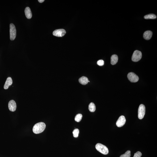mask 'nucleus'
<instances>
[{
	"instance_id": "nucleus-20",
	"label": "nucleus",
	"mask_w": 157,
	"mask_h": 157,
	"mask_svg": "<svg viewBox=\"0 0 157 157\" xmlns=\"http://www.w3.org/2000/svg\"><path fill=\"white\" fill-rule=\"evenodd\" d=\"M142 154L140 152L138 151L136 153L134 154L133 157H141L142 156Z\"/></svg>"
},
{
	"instance_id": "nucleus-3",
	"label": "nucleus",
	"mask_w": 157,
	"mask_h": 157,
	"mask_svg": "<svg viewBox=\"0 0 157 157\" xmlns=\"http://www.w3.org/2000/svg\"><path fill=\"white\" fill-rule=\"evenodd\" d=\"M146 112V107L144 105L141 104L139 106L138 111V117L140 119H142L144 118Z\"/></svg>"
},
{
	"instance_id": "nucleus-21",
	"label": "nucleus",
	"mask_w": 157,
	"mask_h": 157,
	"mask_svg": "<svg viewBox=\"0 0 157 157\" xmlns=\"http://www.w3.org/2000/svg\"><path fill=\"white\" fill-rule=\"evenodd\" d=\"M97 64L99 66H102L104 64V61L103 60H100L97 61Z\"/></svg>"
},
{
	"instance_id": "nucleus-2",
	"label": "nucleus",
	"mask_w": 157,
	"mask_h": 157,
	"mask_svg": "<svg viewBox=\"0 0 157 157\" xmlns=\"http://www.w3.org/2000/svg\"><path fill=\"white\" fill-rule=\"evenodd\" d=\"M96 148L99 152L104 155H107L109 153V150L107 147L101 143H97L96 145Z\"/></svg>"
},
{
	"instance_id": "nucleus-11",
	"label": "nucleus",
	"mask_w": 157,
	"mask_h": 157,
	"mask_svg": "<svg viewBox=\"0 0 157 157\" xmlns=\"http://www.w3.org/2000/svg\"><path fill=\"white\" fill-rule=\"evenodd\" d=\"M13 83L12 79L11 77H8L5 82L4 88L5 89H7L8 88L9 86L11 85Z\"/></svg>"
},
{
	"instance_id": "nucleus-13",
	"label": "nucleus",
	"mask_w": 157,
	"mask_h": 157,
	"mask_svg": "<svg viewBox=\"0 0 157 157\" xmlns=\"http://www.w3.org/2000/svg\"><path fill=\"white\" fill-rule=\"evenodd\" d=\"M79 82L82 85H85L88 83V80L87 77L83 76L79 79Z\"/></svg>"
},
{
	"instance_id": "nucleus-10",
	"label": "nucleus",
	"mask_w": 157,
	"mask_h": 157,
	"mask_svg": "<svg viewBox=\"0 0 157 157\" xmlns=\"http://www.w3.org/2000/svg\"><path fill=\"white\" fill-rule=\"evenodd\" d=\"M152 32L151 31H145L143 34V36L144 39L146 40H150L152 37Z\"/></svg>"
},
{
	"instance_id": "nucleus-7",
	"label": "nucleus",
	"mask_w": 157,
	"mask_h": 157,
	"mask_svg": "<svg viewBox=\"0 0 157 157\" xmlns=\"http://www.w3.org/2000/svg\"><path fill=\"white\" fill-rule=\"evenodd\" d=\"M126 120L124 116H121L119 118L116 122V125L118 127H122L125 124Z\"/></svg>"
},
{
	"instance_id": "nucleus-18",
	"label": "nucleus",
	"mask_w": 157,
	"mask_h": 157,
	"mask_svg": "<svg viewBox=\"0 0 157 157\" xmlns=\"http://www.w3.org/2000/svg\"><path fill=\"white\" fill-rule=\"evenodd\" d=\"M79 130L78 129H76L74 130L73 132V137L75 138H77L78 136Z\"/></svg>"
},
{
	"instance_id": "nucleus-19",
	"label": "nucleus",
	"mask_w": 157,
	"mask_h": 157,
	"mask_svg": "<svg viewBox=\"0 0 157 157\" xmlns=\"http://www.w3.org/2000/svg\"><path fill=\"white\" fill-rule=\"evenodd\" d=\"M130 156L131 151L130 150H128L124 154L121 155L120 157H130Z\"/></svg>"
},
{
	"instance_id": "nucleus-1",
	"label": "nucleus",
	"mask_w": 157,
	"mask_h": 157,
	"mask_svg": "<svg viewBox=\"0 0 157 157\" xmlns=\"http://www.w3.org/2000/svg\"><path fill=\"white\" fill-rule=\"evenodd\" d=\"M46 125L44 123H38L34 125L33 128V131L35 134H39L41 133L45 130Z\"/></svg>"
},
{
	"instance_id": "nucleus-9",
	"label": "nucleus",
	"mask_w": 157,
	"mask_h": 157,
	"mask_svg": "<svg viewBox=\"0 0 157 157\" xmlns=\"http://www.w3.org/2000/svg\"><path fill=\"white\" fill-rule=\"evenodd\" d=\"M9 110L10 111H15L16 109V104L14 100H11L9 101L8 104Z\"/></svg>"
},
{
	"instance_id": "nucleus-15",
	"label": "nucleus",
	"mask_w": 157,
	"mask_h": 157,
	"mask_svg": "<svg viewBox=\"0 0 157 157\" xmlns=\"http://www.w3.org/2000/svg\"><path fill=\"white\" fill-rule=\"evenodd\" d=\"M88 109L91 112H94L96 110V106L93 102L90 104L88 106Z\"/></svg>"
},
{
	"instance_id": "nucleus-5",
	"label": "nucleus",
	"mask_w": 157,
	"mask_h": 157,
	"mask_svg": "<svg viewBox=\"0 0 157 157\" xmlns=\"http://www.w3.org/2000/svg\"><path fill=\"white\" fill-rule=\"evenodd\" d=\"M10 39L11 41L14 40L16 35V31L15 25L13 24L10 25Z\"/></svg>"
},
{
	"instance_id": "nucleus-12",
	"label": "nucleus",
	"mask_w": 157,
	"mask_h": 157,
	"mask_svg": "<svg viewBox=\"0 0 157 157\" xmlns=\"http://www.w3.org/2000/svg\"><path fill=\"white\" fill-rule=\"evenodd\" d=\"M25 12L26 17L28 19H31L32 17V14L30 8L29 7H26L25 9Z\"/></svg>"
},
{
	"instance_id": "nucleus-6",
	"label": "nucleus",
	"mask_w": 157,
	"mask_h": 157,
	"mask_svg": "<svg viewBox=\"0 0 157 157\" xmlns=\"http://www.w3.org/2000/svg\"><path fill=\"white\" fill-rule=\"evenodd\" d=\"M127 77L130 81L132 82H136L139 80V77L135 74L132 72L128 74Z\"/></svg>"
},
{
	"instance_id": "nucleus-16",
	"label": "nucleus",
	"mask_w": 157,
	"mask_h": 157,
	"mask_svg": "<svg viewBox=\"0 0 157 157\" xmlns=\"http://www.w3.org/2000/svg\"><path fill=\"white\" fill-rule=\"evenodd\" d=\"M157 18L156 15L153 14H150L145 16L144 18L146 19H155Z\"/></svg>"
},
{
	"instance_id": "nucleus-22",
	"label": "nucleus",
	"mask_w": 157,
	"mask_h": 157,
	"mask_svg": "<svg viewBox=\"0 0 157 157\" xmlns=\"http://www.w3.org/2000/svg\"><path fill=\"white\" fill-rule=\"evenodd\" d=\"M38 1H39V2L41 3L43 2H44V0H38Z\"/></svg>"
},
{
	"instance_id": "nucleus-17",
	"label": "nucleus",
	"mask_w": 157,
	"mask_h": 157,
	"mask_svg": "<svg viewBox=\"0 0 157 157\" xmlns=\"http://www.w3.org/2000/svg\"><path fill=\"white\" fill-rule=\"evenodd\" d=\"M82 115L81 114H78L76 115V116L75 117V120L76 122H79L81 121L82 118Z\"/></svg>"
},
{
	"instance_id": "nucleus-14",
	"label": "nucleus",
	"mask_w": 157,
	"mask_h": 157,
	"mask_svg": "<svg viewBox=\"0 0 157 157\" xmlns=\"http://www.w3.org/2000/svg\"><path fill=\"white\" fill-rule=\"evenodd\" d=\"M118 60V57L117 55H112L111 57V64L112 65H114L117 63Z\"/></svg>"
},
{
	"instance_id": "nucleus-8",
	"label": "nucleus",
	"mask_w": 157,
	"mask_h": 157,
	"mask_svg": "<svg viewBox=\"0 0 157 157\" xmlns=\"http://www.w3.org/2000/svg\"><path fill=\"white\" fill-rule=\"evenodd\" d=\"M66 31L65 30L63 29L57 30H55L53 33V34L54 36L61 37L64 36L66 34Z\"/></svg>"
},
{
	"instance_id": "nucleus-4",
	"label": "nucleus",
	"mask_w": 157,
	"mask_h": 157,
	"mask_svg": "<svg viewBox=\"0 0 157 157\" xmlns=\"http://www.w3.org/2000/svg\"><path fill=\"white\" fill-rule=\"evenodd\" d=\"M142 57V54L141 51L136 50L134 51L132 57V60L133 61L136 62L141 60Z\"/></svg>"
}]
</instances>
